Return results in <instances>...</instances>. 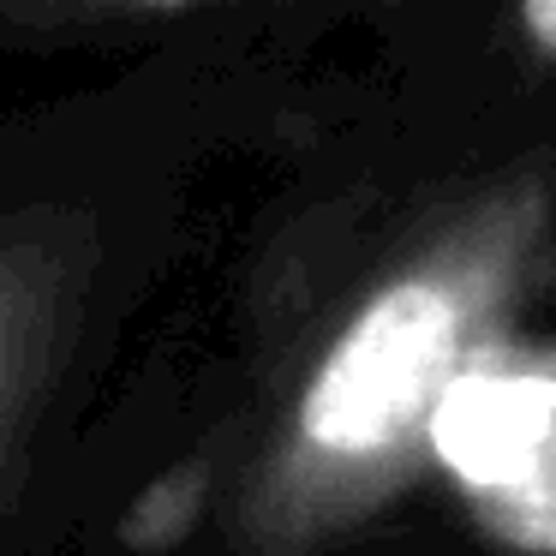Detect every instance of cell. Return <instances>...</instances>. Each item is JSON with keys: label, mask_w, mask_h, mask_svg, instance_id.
<instances>
[{"label": "cell", "mask_w": 556, "mask_h": 556, "mask_svg": "<svg viewBox=\"0 0 556 556\" xmlns=\"http://www.w3.org/2000/svg\"><path fill=\"white\" fill-rule=\"evenodd\" d=\"M455 359V305L425 281L389 288L348 329L305 395V437L341 455L389 443L437 389Z\"/></svg>", "instance_id": "6da1fadb"}, {"label": "cell", "mask_w": 556, "mask_h": 556, "mask_svg": "<svg viewBox=\"0 0 556 556\" xmlns=\"http://www.w3.org/2000/svg\"><path fill=\"white\" fill-rule=\"evenodd\" d=\"M556 425L551 377H460L437 395L431 443L472 496H503Z\"/></svg>", "instance_id": "7a4b0ae2"}, {"label": "cell", "mask_w": 556, "mask_h": 556, "mask_svg": "<svg viewBox=\"0 0 556 556\" xmlns=\"http://www.w3.org/2000/svg\"><path fill=\"white\" fill-rule=\"evenodd\" d=\"M484 503H491V515L503 520L520 544L556 551V425L539 443V455L527 460V472H520L503 496H484Z\"/></svg>", "instance_id": "3957f363"}, {"label": "cell", "mask_w": 556, "mask_h": 556, "mask_svg": "<svg viewBox=\"0 0 556 556\" xmlns=\"http://www.w3.org/2000/svg\"><path fill=\"white\" fill-rule=\"evenodd\" d=\"M520 13H527V30L556 54V0H520Z\"/></svg>", "instance_id": "277c9868"}, {"label": "cell", "mask_w": 556, "mask_h": 556, "mask_svg": "<svg viewBox=\"0 0 556 556\" xmlns=\"http://www.w3.org/2000/svg\"><path fill=\"white\" fill-rule=\"evenodd\" d=\"M144 7H180V0H144Z\"/></svg>", "instance_id": "5b68a950"}]
</instances>
